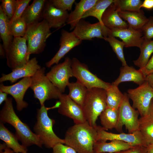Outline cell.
Wrapping results in <instances>:
<instances>
[{
	"label": "cell",
	"instance_id": "36",
	"mask_svg": "<svg viewBox=\"0 0 153 153\" xmlns=\"http://www.w3.org/2000/svg\"><path fill=\"white\" fill-rule=\"evenodd\" d=\"M10 24L11 33L14 37L25 36L27 25L22 17L16 19Z\"/></svg>",
	"mask_w": 153,
	"mask_h": 153
},
{
	"label": "cell",
	"instance_id": "51",
	"mask_svg": "<svg viewBox=\"0 0 153 153\" xmlns=\"http://www.w3.org/2000/svg\"><path fill=\"white\" fill-rule=\"evenodd\" d=\"M120 152H116V153H120ZM109 153L102 152V153Z\"/></svg>",
	"mask_w": 153,
	"mask_h": 153
},
{
	"label": "cell",
	"instance_id": "11",
	"mask_svg": "<svg viewBox=\"0 0 153 153\" xmlns=\"http://www.w3.org/2000/svg\"><path fill=\"white\" fill-rule=\"evenodd\" d=\"M71 64V59L66 57L63 62L52 67L46 74L51 82L62 94L64 92L69 82V78L73 77Z\"/></svg>",
	"mask_w": 153,
	"mask_h": 153
},
{
	"label": "cell",
	"instance_id": "44",
	"mask_svg": "<svg viewBox=\"0 0 153 153\" xmlns=\"http://www.w3.org/2000/svg\"><path fill=\"white\" fill-rule=\"evenodd\" d=\"M142 7L148 10L152 9H153V0H144L141 6V8Z\"/></svg>",
	"mask_w": 153,
	"mask_h": 153
},
{
	"label": "cell",
	"instance_id": "42",
	"mask_svg": "<svg viewBox=\"0 0 153 153\" xmlns=\"http://www.w3.org/2000/svg\"><path fill=\"white\" fill-rule=\"evenodd\" d=\"M120 153H146V147L137 145L122 151Z\"/></svg>",
	"mask_w": 153,
	"mask_h": 153
},
{
	"label": "cell",
	"instance_id": "38",
	"mask_svg": "<svg viewBox=\"0 0 153 153\" xmlns=\"http://www.w3.org/2000/svg\"><path fill=\"white\" fill-rule=\"evenodd\" d=\"M31 0H16L14 16L10 20L11 22L16 19L21 17L24 11L29 6Z\"/></svg>",
	"mask_w": 153,
	"mask_h": 153
},
{
	"label": "cell",
	"instance_id": "13",
	"mask_svg": "<svg viewBox=\"0 0 153 153\" xmlns=\"http://www.w3.org/2000/svg\"><path fill=\"white\" fill-rule=\"evenodd\" d=\"M58 111L61 114L72 119L75 124L86 121L82 108L73 101L68 95L61 94L59 98Z\"/></svg>",
	"mask_w": 153,
	"mask_h": 153
},
{
	"label": "cell",
	"instance_id": "34",
	"mask_svg": "<svg viewBox=\"0 0 153 153\" xmlns=\"http://www.w3.org/2000/svg\"><path fill=\"white\" fill-rule=\"evenodd\" d=\"M143 2L141 0H114L113 4L118 11H139Z\"/></svg>",
	"mask_w": 153,
	"mask_h": 153
},
{
	"label": "cell",
	"instance_id": "27",
	"mask_svg": "<svg viewBox=\"0 0 153 153\" xmlns=\"http://www.w3.org/2000/svg\"><path fill=\"white\" fill-rule=\"evenodd\" d=\"M10 22L0 7V35L5 54L7 52L13 40L10 31Z\"/></svg>",
	"mask_w": 153,
	"mask_h": 153
},
{
	"label": "cell",
	"instance_id": "2",
	"mask_svg": "<svg viewBox=\"0 0 153 153\" xmlns=\"http://www.w3.org/2000/svg\"><path fill=\"white\" fill-rule=\"evenodd\" d=\"M0 122L11 125L16 130V135L22 145L26 147L35 145L41 147L42 144L38 137L29 126L23 122L16 114L11 97H8L0 112Z\"/></svg>",
	"mask_w": 153,
	"mask_h": 153
},
{
	"label": "cell",
	"instance_id": "49",
	"mask_svg": "<svg viewBox=\"0 0 153 153\" xmlns=\"http://www.w3.org/2000/svg\"><path fill=\"white\" fill-rule=\"evenodd\" d=\"M146 153H153V144H148L146 146Z\"/></svg>",
	"mask_w": 153,
	"mask_h": 153
},
{
	"label": "cell",
	"instance_id": "48",
	"mask_svg": "<svg viewBox=\"0 0 153 153\" xmlns=\"http://www.w3.org/2000/svg\"><path fill=\"white\" fill-rule=\"evenodd\" d=\"M4 151H3L2 150H0V153H14V151L10 148L7 147L6 146L3 149Z\"/></svg>",
	"mask_w": 153,
	"mask_h": 153
},
{
	"label": "cell",
	"instance_id": "32",
	"mask_svg": "<svg viewBox=\"0 0 153 153\" xmlns=\"http://www.w3.org/2000/svg\"><path fill=\"white\" fill-rule=\"evenodd\" d=\"M114 0H97L95 4L83 16L82 19L90 16L96 18L102 25V18L106 9L114 2Z\"/></svg>",
	"mask_w": 153,
	"mask_h": 153
},
{
	"label": "cell",
	"instance_id": "24",
	"mask_svg": "<svg viewBox=\"0 0 153 153\" xmlns=\"http://www.w3.org/2000/svg\"><path fill=\"white\" fill-rule=\"evenodd\" d=\"M97 0H81L75 5L73 11L69 14L67 24L70 26V30L82 19L84 14L96 3Z\"/></svg>",
	"mask_w": 153,
	"mask_h": 153
},
{
	"label": "cell",
	"instance_id": "35",
	"mask_svg": "<svg viewBox=\"0 0 153 153\" xmlns=\"http://www.w3.org/2000/svg\"><path fill=\"white\" fill-rule=\"evenodd\" d=\"M104 39L109 42L118 58L121 61L122 66L127 65L123 51V48L125 47L124 43L111 36L105 38Z\"/></svg>",
	"mask_w": 153,
	"mask_h": 153
},
{
	"label": "cell",
	"instance_id": "30",
	"mask_svg": "<svg viewBox=\"0 0 153 153\" xmlns=\"http://www.w3.org/2000/svg\"><path fill=\"white\" fill-rule=\"evenodd\" d=\"M141 53L138 58L133 61L135 65L142 69L147 64L153 52V40L144 39L140 48Z\"/></svg>",
	"mask_w": 153,
	"mask_h": 153
},
{
	"label": "cell",
	"instance_id": "19",
	"mask_svg": "<svg viewBox=\"0 0 153 153\" xmlns=\"http://www.w3.org/2000/svg\"><path fill=\"white\" fill-rule=\"evenodd\" d=\"M69 15L68 11L56 8L49 0L45 3L42 18L47 22L50 28H57L67 22Z\"/></svg>",
	"mask_w": 153,
	"mask_h": 153
},
{
	"label": "cell",
	"instance_id": "40",
	"mask_svg": "<svg viewBox=\"0 0 153 153\" xmlns=\"http://www.w3.org/2000/svg\"><path fill=\"white\" fill-rule=\"evenodd\" d=\"M144 39L150 40L153 38V16L148 18V20L141 29Z\"/></svg>",
	"mask_w": 153,
	"mask_h": 153
},
{
	"label": "cell",
	"instance_id": "4",
	"mask_svg": "<svg viewBox=\"0 0 153 153\" xmlns=\"http://www.w3.org/2000/svg\"><path fill=\"white\" fill-rule=\"evenodd\" d=\"M87 121L92 126L101 113L107 107L106 90L95 88L88 89L82 107Z\"/></svg>",
	"mask_w": 153,
	"mask_h": 153
},
{
	"label": "cell",
	"instance_id": "43",
	"mask_svg": "<svg viewBox=\"0 0 153 153\" xmlns=\"http://www.w3.org/2000/svg\"><path fill=\"white\" fill-rule=\"evenodd\" d=\"M139 69L145 77L148 74L153 72V55L146 65L143 68Z\"/></svg>",
	"mask_w": 153,
	"mask_h": 153
},
{
	"label": "cell",
	"instance_id": "9",
	"mask_svg": "<svg viewBox=\"0 0 153 153\" xmlns=\"http://www.w3.org/2000/svg\"><path fill=\"white\" fill-rule=\"evenodd\" d=\"M127 95L133 102L132 107L139 111L141 117L147 116L153 98V89L146 81L135 89L128 90Z\"/></svg>",
	"mask_w": 153,
	"mask_h": 153
},
{
	"label": "cell",
	"instance_id": "20",
	"mask_svg": "<svg viewBox=\"0 0 153 153\" xmlns=\"http://www.w3.org/2000/svg\"><path fill=\"white\" fill-rule=\"evenodd\" d=\"M145 81V76L139 69L127 65L120 67L118 77L112 84L118 86L122 82H133L139 86Z\"/></svg>",
	"mask_w": 153,
	"mask_h": 153
},
{
	"label": "cell",
	"instance_id": "18",
	"mask_svg": "<svg viewBox=\"0 0 153 153\" xmlns=\"http://www.w3.org/2000/svg\"><path fill=\"white\" fill-rule=\"evenodd\" d=\"M38 64L36 57L31 58L24 65L12 70L9 73L2 74L0 82L8 81L11 83L15 82L19 79L33 76L38 70L41 68Z\"/></svg>",
	"mask_w": 153,
	"mask_h": 153
},
{
	"label": "cell",
	"instance_id": "26",
	"mask_svg": "<svg viewBox=\"0 0 153 153\" xmlns=\"http://www.w3.org/2000/svg\"><path fill=\"white\" fill-rule=\"evenodd\" d=\"M0 139L15 153H24L27 151V147L20 144L16 135L9 131L1 122L0 123Z\"/></svg>",
	"mask_w": 153,
	"mask_h": 153
},
{
	"label": "cell",
	"instance_id": "50",
	"mask_svg": "<svg viewBox=\"0 0 153 153\" xmlns=\"http://www.w3.org/2000/svg\"><path fill=\"white\" fill-rule=\"evenodd\" d=\"M0 55L1 57L4 58L5 56V52L3 44H0Z\"/></svg>",
	"mask_w": 153,
	"mask_h": 153
},
{
	"label": "cell",
	"instance_id": "31",
	"mask_svg": "<svg viewBox=\"0 0 153 153\" xmlns=\"http://www.w3.org/2000/svg\"><path fill=\"white\" fill-rule=\"evenodd\" d=\"M106 90L107 107L118 109L123 100L124 94L120 91L118 86L112 83Z\"/></svg>",
	"mask_w": 153,
	"mask_h": 153
},
{
	"label": "cell",
	"instance_id": "29",
	"mask_svg": "<svg viewBox=\"0 0 153 153\" xmlns=\"http://www.w3.org/2000/svg\"><path fill=\"white\" fill-rule=\"evenodd\" d=\"M118 110L107 107L100 114L103 128L105 130L115 128L118 118Z\"/></svg>",
	"mask_w": 153,
	"mask_h": 153
},
{
	"label": "cell",
	"instance_id": "23",
	"mask_svg": "<svg viewBox=\"0 0 153 153\" xmlns=\"http://www.w3.org/2000/svg\"><path fill=\"white\" fill-rule=\"evenodd\" d=\"M133 146L121 141L114 140L109 143L99 141L94 144L93 149L94 153H115L127 150Z\"/></svg>",
	"mask_w": 153,
	"mask_h": 153
},
{
	"label": "cell",
	"instance_id": "39",
	"mask_svg": "<svg viewBox=\"0 0 153 153\" xmlns=\"http://www.w3.org/2000/svg\"><path fill=\"white\" fill-rule=\"evenodd\" d=\"M56 8L64 11L71 10L75 0H50Z\"/></svg>",
	"mask_w": 153,
	"mask_h": 153
},
{
	"label": "cell",
	"instance_id": "10",
	"mask_svg": "<svg viewBox=\"0 0 153 153\" xmlns=\"http://www.w3.org/2000/svg\"><path fill=\"white\" fill-rule=\"evenodd\" d=\"M26 42L25 37H14L6 54L7 65L12 70L24 65L29 60Z\"/></svg>",
	"mask_w": 153,
	"mask_h": 153
},
{
	"label": "cell",
	"instance_id": "3",
	"mask_svg": "<svg viewBox=\"0 0 153 153\" xmlns=\"http://www.w3.org/2000/svg\"><path fill=\"white\" fill-rule=\"evenodd\" d=\"M60 102L58 101L51 107H46L44 105L37 110V121L33 129L42 144L46 148H52L59 143L65 144L64 139L59 137L54 133L53 127L55 121L50 118L48 114L49 110L58 108Z\"/></svg>",
	"mask_w": 153,
	"mask_h": 153
},
{
	"label": "cell",
	"instance_id": "41",
	"mask_svg": "<svg viewBox=\"0 0 153 153\" xmlns=\"http://www.w3.org/2000/svg\"><path fill=\"white\" fill-rule=\"evenodd\" d=\"M52 149V153H77L71 147L62 143L56 144Z\"/></svg>",
	"mask_w": 153,
	"mask_h": 153
},
{
	"label": "cell",
	"instance_id": "47",
	"mask_svg": "<svg viewBox=\"0 0 153 153\" xmlns=\"http://www.w3.org/2000/svg\"><path fill=\"white\" fill-rule=\"evenodd\" d=\"M147 116L153 120V100H152L148 110Z\"/></svg>",
	"mask_w": 153,
	"mask_h": 153
},
{
	"label": "cell",
	"instance_id": "8",
	"mask_svg": "<svg viewBox=\"0 0 153 153\" xmlns=\"http://www.w3.org/2000/svg\"><path fill=\"white\" fill-rule=\"evenodd\" d=\"M71 67L73 77L88 89L96 88L106 90L111 84L99 78L90 71L86 64L76 58L71 59Z\"/></svg>",
	"mask_w": 153,
	"mask_h": 153
},
{
	"label": "cell",
	"instance_id": "5",
	"mask_svg": "<svg viewBox=\"0 0 153 153\" xmlns=\"http://www.w3.org/2000/svg\"><path fill=\"white\" fill-rule=\"evenodd\" d=\"M50 29L47 22L44 19L27 25L24 37L27 43V55L28 60L31 54H39L44 50L46 40L51 34Z\"/></svg>",
	"mask_w": 153,
	"mask_h": 153
},
{
	"label": "cell",
	"instance_id": "28",
	"mask_svg": "<svg viewBox=\"0 0 153 153\" xmlns=\"http://www.w3.org/2000/svg\"><path fill=\"white\" fill-rule=\"evenodd\" d=\"M67 87L69 90L68 94L69 97L79 105L82 107L88 89L78 81L69 82Z\"/></svg>",
	"mask_w": 153,
	"mask_h": 153
},
{
	"label": "cell",
	"instance_id": "21",
	"mask_svg": "<svg viewBox=\"0 0 153 153\" xmlns=\"http://www.w3.org/2000/svg\"><path fill=\"white\" fill-rule=\"evenodd\" d=\"M118 11L112 4L105 10L102 16L104 26L109 29L128 28L127 23L124 21L119 15Z\"/></svg>",
	"mask_w": 153,
	"mask_h": 153
},
{
	"label": "cell",
	"instance_id": "6",
	"mask_svg": "<svg viewBox=\"0 0 153 153\" xmlns=\"http://www.w3.org/2000/svg\"><path fill=\"white\" fill-rule=\"evenodd\" d=\"M45 68L41 67L31 77L30 88L33 90L34 97L39 100L41 106L45 101L52 99H59L61 93L45 74Z\"/></svg>",
	"mask_w": 153,
	"mask_h": 153
},
{
	"label": "cell",
	"instance_id": "15",
	"mask_svg": "<svg viewBox=\"0 0 153 153\" xmlns=\"http://www.w3.org/2000/svg\"><path fill=\"white\" fill-rule=\"evenodd\" d=\"M97 133V141L106 142L108 140H116L126 142L133 146L141 145L146 147L147 145L139 130L132 133H115L107 132L102 127L98 126Z\"/></svg>",
	"mask_w": 153,
	"mask_h": 153
},
{
	"label": "cell",
	"instance_id": "33",
	"mask_svg": "<svg viewBox=\"0 0 153 153\" xmlns=\"http://www.w3.org/2000/svg\"><path fill=\"white\" fill-rule=\"evenodd\" d=\"M139 131L147 145L153 144V120L147 116L139 119Z\"/></svg>",
	"mask_w": 153,
	"mask_h": 153
},
{
	"label": "cell",
	"instance_id": "16",
	"mask_svg": "<svg viewBox=\"0 0 153 153\" xmlns=\"http://www.w3.org/2000/svg\"><path fill=\"white\" fill-rule=\"evenodd\" d=\"M82 42L72 31L69 32L65 29L62 30L60 48L54 57L46 63V66L49 68L53 64H58L62 58L74 48L80 45Z\"/></svg>",
	"mask_w": 153,
	"mask_h": 153
},
{
	"label": "cell",
	"instance_id": "14",
	"mask_svg": "<svg viewBox=\"0 0 153 153\" xmlns=\"http://www.w3.org/2000/svg\"><path fill=\"white\" fill-rule=\"evenodd\" d=\"M31 80V77H26L11 85L5 86L2 83L0 84V91L11 95L13 97L18 111L22 110L28 106L27 103L24 100V97L27 90L30 87Z\"/></svg>",
	"mask_w": 153,
	"mask_h": 153
},
{
	"label": "cell",
	"instance_id": "37",
	"mask_svg": "<svg viewBox=\"0 0 153 153\" xmlns=\"http://www.w3.org/2000/svg\"><path fill=\"white\" fill-rule=\"evenodd\" d=\"M0 7L10 21L14 14L16 4L15 0H2Z\"/></svg>",
	"mask_w": 153,
	"mask_h": 153
},
{
	"label": "cell",
	"instance_id": "25",
	"mask_svg": "<svg viewBox=\"0 0 153 153\" xmlns=\"http://www.w3.org/2000/svg\"><path fill=\"white\" fill-rule=\"evenodd\" d=\"M120 17L127 22L129 26L136 30H141L148 20L142 10L139 11H120Z\"/></svg>",
	"mask_w": 153,
	"mask_h": 153
},
{
	"label": "cell",
	"instance_id": "46",
	"mask_svg": "<svg viewBox=\"0 0 153 153\" xmlns=\"http://www.w3.org/2000/svg\"><path fill=\"white\" fill-rule=\"evenodd\" d=\"M8 94L5 92L0 91V105H1L3 102L7 99L8 97Z\"/></svg>",
	"mask_w": 153,
	"mask_h": 153
},
{
	"label": "cell",
	"instance_id": "7",
	"mask_svg": "<svg viewBox=\"0 0 153 153\" xmlns=\"http://www.w3.org/2000/svg\"><path fill=\"white\" fill-rule=\"evenodd\" d=\"M122 101L118 109V118L115 129L118 132L123 133L124 126L129 133L139 130V111L131 105L127 94L125 93Z\"/></svg>",
	"mask_w": 153,
	"mask_h": 153
},
{
	"label": "cell",
	"instance_id": "1",
	"mask_svg": "<svg viewBox=\"0 0 153 153\" xmlns=\"http://www.w3.org/2000/svg\"><path fill=\"white\" fill-rule=\"evenodd\" d=\"M97 128L98 126H92L87 121L75 124L67 131L65 144L77 153H94V145L97 141Z\"/></svg>",
	"mask_w": 153,
	"mask_h": 153
},
{
	"label": "cell",
	"instance_id": "17",
	"mask_svg": "<svg viewBox=\"0 0 153 153\" xmlns=\"http://www.w3.org/2000/svg\"><path fill=\"white\" fill-rule=\"evenodd\" d=\"M111 36L120 38L125 44V47H137L140 48L144 39L141 30H136L129 26L126 28L109 29L107 37Z\"/></svg>",
	"mask_w": 153,
	"mask_h": 153
},
{
	"label": "cell",
	"instance_id": "53",
	"mask_svg": "<svg viewBox=\"0 0 153 153\" xmlns=\"http://www.w3.org/2000/svg\"><path fill=\"white\" fill-rule=\"evenodd\" d=\"M152 100H153V99H152Z\"/></svg>",
	"mask_w": 153,
	"mask_h": 153
},
{
	"label": "cell",
	"instance_id": "45",
	"mask_svg": "<svg viewBox=\"0 0 153 153\" xmlns=\"http://www.w3.org/2000/svg\"><path fill=\"white\" fill-rule=\"evenodd\" d=\"M145 81L153 89V72L148 74L145 77Z\"/></svg>",
	"mask_w": 153,
	"mask_h": 153
},
{
	"label": "cell",
	"instance_id": "52",
	"mask_svg": "<svg viewBox=\"0 0 153 153\" xmlns=\"http://www.w3.org/2000/svg\"><path fill=\"white\" fill-rule=\"evenodd\" d=\"M24 153H27V152H24Z\"/></svg>",
	"mask_w": 153,
	"mask_h": 153
},
{
	"label": "cell",
	"instance_id": "22",
	"mask_svg": "<svg viewBox=\"0 0 153 153\" xmlns=\"http://www.w3.org/2000/svg\"><path fill=\"white\" fill-rule=\"evenodd\" d=\"M47 0H34L26 8L21 17L27 25L39 22Z\"/></svg>",
	"mask_w": 153,
	"mask_h": 153
},
{
	"label": "cell",
	"instance_id": "12",
	"mask_svg": "<svg viewBox=\"0 0 153 153\" xmlns=\"http://www.w3.org/2000/svg\"><path fill=\"white\" fill-rule=\"evenodd\" d=\"M108 28L99 22L91 24L81 19L73 32L80 40H91L95 38L103 39L107 37Z\"/></svg>",
	"mask_w": 153,
	"mask_h": 153
}]
</instances>
